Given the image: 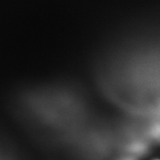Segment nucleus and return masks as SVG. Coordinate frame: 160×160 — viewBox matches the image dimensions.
<instances>
[]
</instances>
